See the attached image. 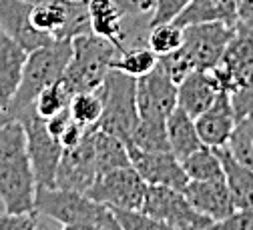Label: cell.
<instances>
[{
  "label": "cell",
  "instance_id": "6da1fadb",
  "mask_svg": "<svg viewBox=\"0 0 253 230\" xmlns=\"http://www.w3.org/2000/svg\"><path fill=\"white\" fill-rule=\"evenodd\" d=\"M37 188L24 126L12 118L0 128V200L6 212H33Z\"/></svg>",
  "mask_w": 253,
  "mask_h": 230
},
{
  "label": "cell",
  "instance_id": "7a4b0ae2",
  "mask_svg": "<svg viewBox=\"0 0 253 230\" xmlns=\"http://www.w3.org/2000/svg\"><path fill=\"white\" fill-rule=\"evenodd\" d=\"M71 56H73V40H52L33 52H28L20 84L6 112L12 118H18L26 108L33 106L37 96L46 86L62 80Z\"/></svg>",
  "mask_w": 253,
  "mask_h": 230
},
{
  "label": "cell",
  "instance_id": "3957f363",
  "mask_svg": "<svg viewBox=\"0 0 253 230\" xmlns=\"http://www.w3.org/2000/svg\"><path fill=\"white\" fill-rule=\"evenodd\" d=\"M35 210L60 222L62 226L88 222V224H97L105 230H123L111 206L92 200L88 194L77 192V190L39 186L37 198H35Z\"/></svg>",
  "mask_w": 253,
  "mask_h": 230
},
{
  "label": "cell",
  "instance_id": "277c9868",
  "mask_svg": "<svg viewBox=\"0 0 253 230\" xmlns=\"http://www.w3.org/2000/svg\"><path fill=\"white\" fill-rule=\"evenodd\" d=\"M121 54V50L109 42L107 38L97 36L94 32L73 38V56L65 70V84L71 92H90L99 90L111 72L113 60Z\"/></svg>",
  "mask_w": 253,
  "mask_h": 230
},
{
  "label": "cell",
  "instance_id": "5b68a950",
  "mask_svg": "<svg viewBox=\"0 0 253 230\" xmlns=\"http://www.w3.org/2000/svg\"><path fill=\"white\" fill-rule=\"evenodd\" d=\"M99 94L103 98V116L94 128L126 142L141 120L137 108V78L111 68Z\"/></svg>",
  "mask_w": 253,
  "mask_h": 230
},
{
  "label": "cell",
  "instance_id": "8992f818",
  "mask_svg": "<svg viewBox=\"0 0 253 230\" xmlns=\"http://www.w3.org/2000/svg\"><path fill=\"white\" fill-rule=\"evenodd\" d=\"M33 24L52 40H73L90 32L88 2L77 0H30Z\"/></svg>",
  "mask_w": 253,
  "mask_h": 230
},
{
  "label": "cell",
  "instance_id": "52a82bcc",
  "mask_svg": "<svg viewBox=\"0 0 253 230\" xmlns=\"http://www.w3.org/2000/svg\"><path fill=\"white\" fill-rule=\"evenodd\" d=\"M141 212L161 220L177 230H205L213 224L211 218L201 214L185 196L183 190L171 186L149 184Z\"/></svg>",
  "mask_w": 253,
  "mask_h": 230
},
{
  "label": "cell",
  "instance_id": "ba28073f",
  "mask_svg": "<svg viewBox=\"0 0 253 230\" xmlns=\"http://www.w3.org/2000/svg\"><path fill=\"white\" fill-rule=\"evenodd\" d=\"M16 120H20L24 126L28 154H30V162H33V168H35L37 184L54 186L56 168L62 158V152H65L60 140L48 132L46 120L41 118L33 106L26 108Z\"/></svg>",
  "mask_w": 253,
  "mask_h": 230
},
{
  "label": "cell",
  "instance_id": "9c48e42d",
  "mask_svg": "<svg viewBox=\"0 0 253 230\" xmlns=\"http://www.w3.org/2000/svg\"><path fill=\"white\" fill-rule=\"evenodd\" d=\"M147 186L149 184L133 166H123L101 174L86 194L92 200L103 202L115 210H141Z\"/></svg>",
  "mask_w": 253,
  "mask_h": 230
},
{
  "label": "cell",
  "instance_id": "30bf717a",
  "mask_svg": "<svg viewBox=\"0 0 253 230\" xmlns=\"http://www.w3.org/2000/svg\"><path fill=\"white\" fill-rule=\"evenodd\" d=\"M235 26L223 22L191 24L183 28V52L195 64V68L213 70L219 66L223 52L233 36Z\"/></svg>",
  "mask_w": 253,
  "mask_h": 230
},
{
  "label": "cell",
  "instance_id": "8fae6325",
  "mask_svg": "<svg viewBox=\"0 0 253 230\" xmlns=\"http://www.w3.org/2000/svg\"><path fill=\"white\" fill-rule=\"evenodd\" d=\"M97 178H99V166H97V154H94L92 128H90L83 142H79L73 148H65V152H62V158L56 168L54 186L86 194Z\"/></svg>",
  "mask_w": 253,
  "mask_h": 230
},
{
  "label": "cell",
  "instance_id": "7c38bea8",
  "mask_svg": "<svg viewBox=\"0 0 253 230\" xmlns=\"http://www.w3.org/2000/svg\"><path fill=\"white\" fill-rule=\"evenodd\" d=\"M137 108L141 120L153 122H167L177 108V84L159 64L149 74L137 78Z\"/></svg>",
  "mask_w": 253,
  "mask_h": 230
},
{
  "label": "cell",
  "instance_id": "4fadbf2b",
  "mask_svg": "<svg viewBox=\"0 0 253 230\" xmlns=\"http://www.w3.org/2000/svg\"><path fill=\"white\" fill-rule=\"evenodd\" d=\"M129 158L131 166L143 176L147 184H157V186H171L177 190H185L189 184V176L183 170L181 160L171 152V150H141L137 146H129Z\"/></svg>",
  "mask_w": 253,
  "mask_h": 230
},
{
  "label": "cell",
  "instance_id": "5bb4252c",
  "mask_svg": "<svg viewBox=\"0 0 253 230\" xmlns=\"http://www.w3.org/2000/svg\"><path fill=\"white\" fill-rule=\"evenodd\" d=\"M30 14H33V2L30 0H0V26L26 52H33L52 42L50 36L35 28Z\"/></svg>",
  "mask_w": 253,
  "mask_h": 230
},
{
  "label": "cell",
  "instance_id": "9a60e30c",
  "mask_svg": "<svg viewBox=\"0 0 253 230\" xmlns=\"http://www.w3.org/2000/svg\"><path fill=\"white\" fill-rule=\"evenodd\" d=\"M195 124L205 146H211V148L227 146L233 134V128L237 124V116L231 104L229 92L221 90L219 96L215 98V102L195 118Z\"/></svg>",
  "mask_w": 253,
  "mask_h": 230
},
{
  "label": "cell",
  "instance_id": "2e32d148",
  "mask_svg": "<svg viewBox=\"0 0 253 230\" xmlns=\"http://www.w3.org/2000/svg\"><path fill=\"white\" fill-rule=\"evenodd\" d=\"M185 196L201 214L211 218L213 222L223 220L235 212L231 192L225 178L215 180H189L185 186Z\"/></svg>",
  "mask_w": 253,
  "mask_h": 230
},
{
  "label": "cell",
  "instance_id": "e0dca14e",
  "mask_svg": "<svg viewBox=\"0 0 253 230\" xmlns=\"http://www.w3.org/2000/svg\"><path fill=\"white\" fill-rule=\"evenodd\" d=\"M221 90L223 88L213 70L195 68L177 84V106L197 118L215 102Z\"/></svg>",
  "mask_w": 253,
  "mask_h": 230
},
{
  "label": "cell",
  "instance_id": "ac0fdd59",
  "mask_svg": "<svg viewBox=\"0 0 253 230\" xmlns=\"http://www.w3.org/2000/svg\"><path fill=\"white\" fill-rule=\"evenodd\" d=\"M253 66V28L235 24V32L223 52L219 66L213 68L221 88L227 92L231 80Z\"/></svg>",
  "mask_w": 253,
  "mask_h": 230
},
{
  "label": "cell",
  "instance_id": "d6986e66",
  "mask_svg": "<svg viewBox=\"0 0 253 230\" xmlns=\"http://www.w3.org/2000/svg\"><path fill=\"white\" fill-rule=\"evenodd\" d=\"M28 52L0 26V106L8 108L20 84Z\"/></svg>",
  "mask_w": 253,
  "mask_h": 230
},
{
  "label": "cell",
  "instance_id": "ffe728a7",
  "mask_svg": "<svg viewBox=\"0 0 253 230\" xmlns=\"http://www.w3.org/2000/svg\"><path fill=\"white\" fill-rule=\"evenodd\" d=\"M205 22H223L227 26L237 24V0H191L175 20L181 28Z\"/></svg>",
  "mask_w": 253,
  "mask_h": 230
},
{
  "label": "cell",
  "instance_id": "44dd1931",
  "mask_svg": "<svg viewBox=\"0 0 253 230\" xmlns=\"http://www.w3.org/2000/svg\"><path fill=\"white\" fill-rule=\"evenodd\" d=\"M90 32L113 42L121 52L126 48L125 40V20L113 0H88Z\"/></svg>",
  "mask_w": 253,
  "mask_h": 230
},
{
  "label": "cell",
  "instance_id": "7402d4cb",
  "mask_svg": "<svg viewBox=\"0 0 253 230\" xmlns=\"http://www.w3.org/2000/svg\"><path fill=\"white\" fill-rule=\"evenodd\" d=\"M215 150L219 152L221 162H223L225 182L229 186L235 210H253V170L237 162L225 146Z\"/></svg>",
  "mask_w": 253,
  "mask_h": 230
},
{
  "label": "cell",
  "instance_id": "603a6c76",
  "mask_svg": "<svg viewBox=\"0 0 253 230\" xmlns=\"http://www.w3.org/2000/svg\"><path fill=\"white\" fill-rule=\"evenodd\" d=\"M167 138H169V148L171 152L183 160L191 152L199 150L203 144L199 132H197V124L191 114H187L183 108H175L173 114L167 118Z\"/></svg>",
  "mask_w": 253,
  "mask_h": 230
},
{
  "label": "cell",
  "instance_id": "cb8c5ba5",
  "mask_svg": "<svg viewBox=\"0 0 253 230\" xmlns=\"http://www.w3.org/2000/svg\"><path fill=\"white\" fill-rule=\"evenodd\" d=\"M92 140H94V154H97L99 176L123 166H131L129 148H126L125 140L109 132H103L99 128H92Z\"/></svg>",
  "mask_w": 253,
  "mask_h": 230
},
{
  "label": "cell",
  "instance_id": "d4e9b609",
  "mask_svg": "<svg viewBox=\"0 0 253 230\" xmlns=\"http://www.w3.org/2000/svg\"><path fill=\"white\" fill-rule=\"evenodd\" d=\"M183 170L189 176V180H215V178H225L223 172V162L215 148L201 146L199 150L191 152L187 158L181 160Z\"/></svg>",
  "mask_w": 253,
  "mask_h": 230
},
{
  "label": "cell",
  "instance_id": "484cf974",
  "mask_svg": "<svg viewBox=\"0 0 253 230\" xmlns=\"http://www.w3.org/2000/svg\"><path fill=\"white\" fill-rule=\"evenodd\" d=\"M159 56H157L149 46H131L123 50L111 64V68L121 70L133 78H141L157 68Z\"/></svg>",
  "mask_w": 253,
  "mask_h": 230
},
{
  "label": "cell",
  "instance_id": "4316f807",
  "mask_svg": "<svg viewBox=\"0 0 253 230\" xmlns=\"http://www.w3.org/2000/svg\"><path fill=\"white\" fill-rule=\"evenodd\" d=\"M129 146H137L141 150H171L167 138V122H153V120H139L137 128L133 130L131 138L126 140Z\"/></svg>",
  "mask_w": 253,
  "mask_h": 230
},
{
  "label": "cell",
  "instance_id": "83f0119b",
  "mask_svg": "<svg viewBox=\"0 0 253 230\" xmlns=\"http://www.w3.org/2000/svg\"><path fill=\"white\" fill-rule=\"evenodd\" d=\"M71 98H73V92L71 88L65 84V80H58L50 86H46L39 96L37 100L33 102V108L37 110V114L44 120L56 116L58 112L67 110L69 104H71Z\"/></svg>",
  "mask_w": 253,
  "mask_h": 230
},
{
  "label": "cell",
  "instance_id": "f1b7e54d",
  "mask_svg": "<svg viewBox=\"0 0 253 230\" xmlns=\"http://www.w3.org/2000/svg\"><path fill=\"white\" fill-rule=\"evenodd\" d=\"M69 110H71V116L79 124H83L86 128H94L103 116V98H101L99 90L75 92L71 98Z\"/></svg>",
  "mask_w": 253,
  "mask_h": 230
},
{
  "label": "cell",
  "instance_id": "f546056e",
  "mask_svg": "<svg viewBox=\"0 0 253 230\" xmlns=\"http://www.w3.org/2000/svg\"><path fill=\"white\" fill-rule=\"evenodd\" d=\"M225 148L231 152V156L237 162L253 170V116H245L237 120L233 134Z\"/></svg>",
  "mask_w": 253,
  "mask_h": 230
},
{
  "label": "cell",
  "instance_id": "4dcf8cb0",
  "mask_svg": "<svg viewBox=\"0 0 253 230\" xmlns=\"http://www.w3.org/2000/svg\"><path fill=\"white\" fill-rule=\"evenodd\" d=\"M147 46L157 54L165 56L183 46V28L175 22L151 26L147 32Z\"/></svg>",
  "mask_w": 253,
  "mask_h": 230
},
{
  "label": "cell",
  "instance_id": "1f68e13d",
  "mask_svg": "<svg viewBox=\"0 0 253 230\" xmlns=\"http://www.w3.org/2000/svg\"><path fill=\"white\" fill-rule=\"evenodd\" d=\"M125 20V40H129V28H151V16L157 0H113ZM126 50V48H125Z\"/></svg>",
  "mask_w": 253,
  "mask_h": 230
},
{
  "label": "cell",
  "instance_id": "d6a6232c",
  "mask_svg": "<svg viewBox=\"0 0 253 230\" xmlns=\"http://www.w3.org/2000/svg\"><path fill=\"white\" fill-rule=\"evenodd\" d=\"M237 120L253 116V66L235 76L227 88Z\"/></svg>",
  "mask_w": 253,
  "mask_h": 230
},
{
  "label": "cell",
  "instance_id": "836d02e7",
  "mask_svg": "<svg viewBox=\"0 0 253 230\" xmlns=\"http://www.w3.org/2000/svg\"><path fill=\"white\" fill-rule=\"evenodd\" d=\"M115 214L123 230H177L141 210H115Z\"/></svg>",
  "mask_w": 253,
  "mask_h": 230
},
{
  "label": "cell",
  "instance_id": "e575fe53",
  "mask_svg": "<svg viewBox=\"0 0 253 230\" xmlns=\"http://www.w3.org/2000/svg\"><path fill=\"white\" fill-rule=\"evenodd\" d=\"M159 68H163L165 74L175 84H179L187 74H191L195 70V64L189 60V56L183 52V48H179V50H175L171 54L159 56Z\"/></svg>",
  "mask_w": 253,
  "mask_h": 230
},
{
  "label": "cell",
  "instance_id": "d590c367",
  "mask_svg": "<svg viewBox=\"0 0 253 230\" xmlns=\"http://www.w3.org/2000/svg\"><path fill=\"white\" fill-rule=\"evenodd\" d=\"M191 4V0H157L153 16H151V26L165 24V22H175L179 14Z\"/></svg>",
  "mask_w": 253,
  "mask_h": 230
},
{
  "label": "cell",
  "instance_id": "8d00e7d4",
  "mask_svg": "<svg viewBox=\"0 0 253 230\" xmlns=\"http://www.w3.org/2000/svg\"><path fill=\"white\" fill-rule=\"evenodd\" d=\"M205 230H253V210H235L231 216L209 224Z\"/></svg>",
  "mask_w": 253,
  "mask_h": 230
},
{
  "label": "cell",
  "instance_id": "74e56055",
  "mask_svg": "<svg viewBox=\"0 0 253 230\" xmlns=\"http://www.w3.org/2000/svg\"><path fill=\"white\" fill-rule=\"evenodd\" d=\"M35 222H37V210L22 214H12V212L0 214V230H33Z\"/></svg>",
  "mask_w": 253,
  "mask_h": 230
},
{
  "label": "cell",
  "instance_id": "f35d334b",
  "mask_svg": "<svg viewBox=\"0 0 253 230\" xmlns=\"http://www.w3.org/2000/svg\"><path fill=\"white\" fill-rule=\"evenodd\" d=\"M88 130L90 128H86V126H83V124H79L75 118L67 124V128L62 130V134H60V144H62V148H73V146H77L79 142H83V138L88 134Z\"/></svg>",
  "mask_w": 253,
  "mask_h": 230
},
{
  "label": "cell",
  "instance_id": "ab89813d",
  "mask_svg": "<svg viewBox=\"0 0 253 230\" xmlns=\"http://www.w3.org/2000/svg\"><path fill=\"white\" fill-rule=\"evenodd\" d=\"M237 24L253 28V0H237Z\"/></svg>",
  "mask_w": 253,
  "mask_h": 230
},
{
  "label": "cell",
  "instance_id": "60d3db41",
  "mask_svg": "<svg viewBox=\"0 0 253 230\" xmlns=\"http://www.w3.org/2000/svg\"><path fill=\"white\" fill-rule=\"evenodd\" d=\"M62 230H105L97 224H88V222H77V224H65Z\"/></svg>",
  "mask_w": 253,
  "mask_h": 230
},
{
  "label": "cell",
  "instance_id": "b9f144b4",
  "mask_svg": "<svg viewBox=\"0 0 253 230\" xmlns=\"http://www.w3.org/2000/svg\"><path fill=\"white\" fill-rule=\"evenodd\" d=\"M10 120H12V116H10L2 106H0V128H2L6 122H10Z\"/></svg>",
  "mask_w": 253,
  "mask_h": 230
},
{
  "label": "cell",
  "instance_id": "7bdbcfd3",
  "mask_svg": "<svg viewBox=\"0 0 253 230\" xmlns=\"http://www.w3.org/2000/svg\"><path fill=\"white\" fill-rule=\"evenodd\" d=\"M77 2H88V0H77Z\"/></svg>",
  "mask_w": 253,
  "mask_h": 230
}]
</instances>
